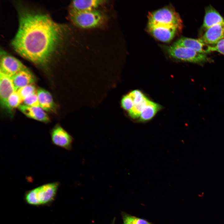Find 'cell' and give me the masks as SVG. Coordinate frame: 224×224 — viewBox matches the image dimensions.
<instances>
[{"instance_id": "23", "label": "cell", "mask_w": 224, "mask_h": 224, "mask_svg": "<svg viewBox=\"0 0 224 224\" xmlns=\"http://www.w3.org/2000/svg\"><path fill=\"white\" fill-rule=\"evenodd\" d=\"M132 97L133 102V105L141 103L146 97L140 90H135L129 93Z\"/></svg>"}, {"instance_id": "25", "label": "cell", "mask_w": 224, "mask_h": 224, "mask_svg": "<svg viewBox=\"0 0 224 224\" xmlns=\"http://www.w3.org/2000/svg\"><path fill=\"white\" fill-rule=\"evenodd\" d=\"M213 51L218 52L224 55V39L219 41L213 46Z\"/></svg>"}, {"instance_id": "8", "label": "cell", "mask_w": 224, "mask_h": 224, "mask_svg": "<svg viewBox=\"0 0 224 224\" xmlns=\"http://www.w3.org/2000/svg\"><path fill=\"white\" fill-rule=\"evenodd\" d=\"M147 30L156 39L165 42L170 41L176 34L181 32L174 27L148 24Z\"/></svg>"}, {"instance_id": "11", "label": "cell", "mask_w": 224, "mask_h": 224, "mask_svg": "<svg viewBox=\"0 0 224 224\" xmlns=\"http://www.w3.org/2000/svg\"><path fill=\"white\" fill-rule=\"evenodd\" d=\"M15 91L11 78L0 72V101L3 108H5L8 97Z\"/></svg>"}, {"instance_id": "15", "label": "cell", "mask_w": 224, "mask_h": 224, "mask_svg": "<svg viewBox=\"0 0 224 224\" xmlns=\"http://www.w3.org/2000/svg\"><path fill=\"white\" fill-rule=\"evenodd\" d=\"M16 91L26 85L34 83L35 77L27 68L22 70L11 77Z\"/></svg>"}, {"instance_id": "6", "label": "cell", "mask_w": 224, "mask_h": 224, "mask_svg": "<svg viewBox=\"0 0 224 224\" xmlns=\"http://www.w3.org/2000/svg\"><path fill=\"white\" fill-rule=\"evenodd\" d=\"M0 72L11 77L27 68L20 60L5 52H1Z\"/></svg>"}, {"instance_id": "16", "label": "cell", "mask_w": 224, "mask_h": 224, "mask_svg": "<svg viewBox=\"0 0 224 224\" xmlns=\"http://www.w3.org/2000/svg\"><path fill=\"white\" fill-rule=\"evenodd\" d=\"M37 94L40 107L45 111H52L55 109V104L51 94L42 89L37 90Z\"/></svg>"}, {"instance_id": "20", "label": "cell", "mask_w": 224, "mask_h": 224, "mask_svg": "<svg viewBox=\"0 0 224 224\" xmlns=\"http://www.w3.org/2000/svg\"><path fill=\"white\" fill-rule=\"evenodd\" d=\"M37 90L34 83H33L24 86L16 91L20 96L23 102L25 98L36 92Z\"/></svg>"}, {"instance_id": "7", "label": "cell", "mask_w": 224, "mask_h": 224, "mask_svg": "<svg viewBox=\"0 0 224 224\" xmlns=\"http://www.w3.org/2000/svg\"><path fill=\"white\" fill-rule=\"evenodd\" d=\"M50 136L53 145L68 150L72 149L73 138L60 125L57 124L52 128Z\"/></svg>"}, {"instance_id": "24", "label": "cell", "mask_w": 224, "mask_h": 224, "mask_svg": "<svg viewBox=\"0 0 224 224\" xmlns=\"http://www.w3.org/2000/svg\"><path fill=\"white\" fill-rule=\"evenodd\" d=\"M121 104L123 108L128 112L133 106V100L129 94L125 95L122 98Z\"/></svg>"}, {"instance_id": "13", "label": "cell", "mask_w": 224, "mask_h": 224, "mask_svg": "<svg viewBox=\"0 0 224 224\" xmlns=\"http://www.w3.org/2000/svg\"><path fill=\"white\" fill-rule=\"evenodd\" d=\"M224 21V19L218 12L210 5L205 8V14L201 29L205 31L212 26Z\"/></svg>"}, {"instance_id": "5", "label": "cell", "mask_w": 224, "mask_h": 224, "mask_svg": "<svg viewBox=\"0 0 224 224\" xmlns=\"http://www.w3.org/2000/svg\"><path fill=\"white\" fill-rule=\"evenodd\" d=\"M164 47L165 51L170 56L177 60L199 64L211 61V59L206 54L188 48L173 44Z\"/></svg>"}, {"instance_id": "21", "label": "cell", "mask_w": 224, "mask_h": 224, "mask_svg": "<svg viewBox=\"0 0 224 224\" xmlns=\"http://www.w3.org/2000/svg\"><path fill=\"white\" fill-rule=\"evenodd\" d=\"M123 220L124 224H150L144 219L128 214L123 215Z\"/></svg>"}, {"instance_id": "3", "label": "cell", "mask_w": 224, "mask_h": 224, "mask_svg": "<svg viewBox=\"0 0 224 224\" xmlns=\"http://www.w3.org/2000/svg\"><path fill=\"white\" fill-rule=\"evenodd\" d=\"M148 24L175 27L180 31L183 22L180 15L172 7H165L149 13Z\"/></svg>"}, {"instance_id": "1", "label": "cell", "mask_w": 224, "mask_h": 224, "mask_svg": "<svg viewBox=\"0 0 224 224\" xmlns=\"http://www.w3.org/2000/svg\"><path fill=\"white\" fill-rule=\"evenodd\" d=\"M18 11V28L11 42L13 49L35 64L47 66L62 47L68 27L46 14L25 8Z\"/></svg>"}, {"instance_id": "10", "label": "cell", "mask_w": 224, "mask_h": 224, "mask_svg": "<svg viewBox=\"0 0 224 224\" xmlns=\"http://www.w3.org/2000/svg\"><path fill=\"white\" fill-rule=\"evenodd\" d=\"M224 39V21L210 27L199 39L203 42L210 45L216 44Z\"/></svg>"}, {"instance_id": "4", "label": "cell", "mask_w": 224, "mask_h": 224, "mask_svg": "<svg viewBox=\"0 0 224 224\" xmlns=\"http://www.w3.org/2000/svg\"><path fill=\"white\" fill-rule=\"evenodd\" d=\"M59 183L58 182L49 183L37 187L27 192L25 200L29 204L38 205L46 204L54 198Z\"/></svg>"}, {"instance_id": "2", "label": "cell", "mask_w": 224, "mask_h": 224, "mask_svg": "<svg viewBox=\"0 0 224 224\" xmlns=\"http://www.w3.org/2000/svg\"><path fill=\"white\" fill-rule=\"evenodd\" d=\"M69 17L74 25L83 29L100 26L104 24L106 20L105 15L97 10L78 11L69 9Z\"/></svg>"}, {"instance_id": "17", "label": "cell", "mask_w": 224, "mask_h": 224, "mask_svg": "<svg viewBox=\"0 0 224 224\" xmlns=\"http://www.w3.org/2000/svg\"><path fill=\"white\" fill-rule=\"evenodd\" d=\"M161 109L160 105L149 100L142 110L139 121L144 122L151 119Z\"/></svg>"}, {"instance_id": "22", "label": "cell", "mask_w": 224, "mask_h": 224, "mask_svg": "<svg viewBox=\"0 0 224 224\" xmlns=\"http://www.w3.org/2000/svg\"><path fill=\"white\" fill-rule=\"evenodd\" d=\"M24 105L33 107H40L36 92L26 97L23 101Z\"/></svg>"}, {"instance_id": "14", "label": "cell", "mask_w": 224, "mask_h": 224, "mask_svg": "<svg viewBox=\"0 0 224 224\" xmlns=\"http://www.w3.org/2000/svg\"><path fill=\"white\" fill-rule=\"evenodd\" d=\"M106 1L102 0H74L71 2L69 9L78 11L96 10Z\"/></svg>"}, {"instance_id": "12", "label": "cell", "mask_w": 224, "mask_h": 224, "mask_svg": "<svg viewBox=\"0 0 224 224\" xmlns=\"http://www.w3.org/2000/svg\"><path fill=\"white\" fill-rule=\"evenodd\" d=\"M19 110L27 117L34 120L48 123L50 121L48 115L40 107H33L21 104L18 107Z\"/></svg>"}, {"instance_id": "19", "label": "cell", "mask_w": 224, "mask_h": 224, "mask_svg": "<svg viewBox=\"0 0 224 224\" xmlns=\"http://www.w3.org/2000/svg\"><path fill=\"white\" fill-rule=\"evenodd\" d=\"M149 100L146 97L141 103L133 105L131 110L128 112L129 116L134 119L139 118L142 110Z\"/></svg>"}, {"instance_id": "9", "label": "cell", "mask_w": 224, "mask_h": 224, "mask_svg": "<svg viewBox=\"0 0 224 224\" xmlns=\"http://www.w3.org/2000/svg\"><path fill=\"white\" fill-rule=\"evenodd\" d=\"M173 44L188 48L206 54L213 51V46L203 42L199 39H197L183 37L179 39Z\"/></svg>"}, {"instance_id": "18", "label": "cell", "mask_w": 224, "mask_h": 224, "mask_svg": "<svg viewBox=\"0 0 224 224\" xmlns=\"http://www.w3.org/2000/svg\"><path fill=\"white\" fill-rule=\"evenodd\" d=\"M23 102V101L16 91L12 93L8 97L6 104L5 108L9 111L18 107Z\"/></svg>"}]
</instances>
